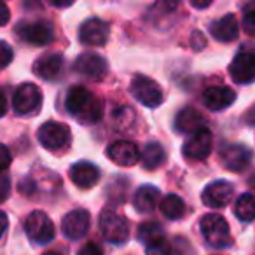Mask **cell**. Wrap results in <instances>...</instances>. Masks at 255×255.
<instances>
[{"instance_id": "obj_1", "label": "cell", "mask_w": 255, "mask_h": 255, "mask_svg": "<svg viewBox=\"0 0 255 255\" xmlns=\"http://www.w3.org/2000/svg\"><path fill=\"white\" fill-rule=\"evenodd\" d=\"M67 110L84 124H95L103 114V105L91 91L74 86L67 95Z\"/></svg>"}, {"instance_id": "obj_2", "label": "cell", "mask_w": 255, "mask_h": 255, "mask_svg": "<svg viewBox=\"0 0 255 255\" xmlns=\"http://www.w3.org/2000/svg\"><path fill=\"white\" fill-rule=\"evenodd\" d=\"M201 233L206 243L213 248H227L231 245L229 224L219 213H208L201 219Z\"/></svg>"}, {"instance_id": "obj_3", "label": "cell", "mask_w": 255, "mask_h": 255, "mask_svg": "<svg viewBox=\"0 0 255 255\" xmlns=\"http://www.w3.org/2000/svg\"><path fill=\"white\" fill-rule=\"evenodd\" d=\"M37 138H39L40 145L47 150H65L70 145V129H68L67 124L63 123H56V121H49V123L42 124L37 133Z\"/></svg>"}, {"instance_id": "obj_4", "label": "cell", "mask_w": 255, "mask_h": 255, "mask_svg": "<svg viewBox=\"0 0 255 255\" xmlns=\"http://www.w3.org/2000/svg\"><path fill=\"white\" fill-rule=\"evenodd\" d=\"M100 229H102L103 238L114 245L126 243V240L129 238V224H128V220L117 212H112V210H105L102 213Z\"/></svg>"}, {"instance_id": "obj_5", "label": "cell", "mask_w": 255, "mask_h": 255, "mask_svg": "<svg viewBox=\"0 0 255 255\" xmlns=\"http://www.w3.org/2000/svg\"><path fill=\"white\" fill-rule=\"evenodd\" d=\"M229 74L236 84H250L255 81V47H245L234 56Z\"/></svg>"}, {"instance_id": "obj_6", "label": "cell", "mask_w": 255, "mask_h": 255, "mask_svg": "<svg viewBox=\"0 0 255 255\" xmlns=\"http://www.w3.org/2000/svg\"><path fill=\"white\" fill-rule=\"evenodd\" d=\"M25 231L28 234V238L32 241L39 245H46V243H51L54 240V226L51 222V219L46 215L44 212H32L25 220Z\"/></svg>"}, {"instance_id": "obj_7", "label": "cell", "mask_w": 255, "mask_h": 255, "mask_svg": "<svg viewBox=\"0 0 255 255\" xmlns=\"http://www.w3.org/2000/svg\"><path fill=\"white\" fill-rule=\"evenodd\" d=\"M129 89H131V95L135 96V100H138L142 105L150 107V109L161 105V102H163V91H161L159 84L145 75H135Z\"/></svg>"}, {"instance_id": "obj_8", "label": "cell", "mask_w": 255, "mask_h": 255, "mask_svg": "<svg viewBox=\"0 0 255 255\" xmlns=\"http://www.w3.org/2000/svg\"><path fill=\"white\" fill-rule=\"evenodd\" d=\"M42 105V93L32 82H25L21 84L14 93L12 98V107H14L16 114L21 116H28V114H35Z\"/></svg>"}, {"instance_id": "obj_9", "label": "cell", "mask_w": 255, "mask_h": 255, "mask_svg": "<svg viewBox=\"0 0 255 255\" xmlns=\"http://www.w3.org/2000/svg\"><path fill=\"white\" fill-rule=\"evenodd\" d=\"M74 70L89 81H102L109 72V63L103 56L95 53H84L75 60Z\"/></svg>"}, {"instance_id": "obj_10", "label": "cell", "mask_w": 255, "mask_h": 255, "mask_svg": "<svg viewBox=\"0 0 255 255\" xmlns=\"http://www.w3.org/2000/svg\"><path fill=\"white\" fill-rule=\"evenodd\" d=\"M212 147H213L212 133H210V129H206V128H201L198 131L191 133L187 142L182 147V152H184V156L189 157V159L199 161V159H206V157L210 156Z\"/></svg>"}, {"instance_id": "obj_11", "label": "cell", "mask_w": 255, "mask_h": 255, "mask_svg": "<svg viewBox=\"0 0 255 255\" xmlns=\"http://www.w3.org/2000/svg\"><path fill=\"white\" fill-rule=\"evenodd\" d=\"M91 226V215L86 210H74L68 212L61 220V231L72 241L82 240L88 234Z\"/></svg>"}, {"instance_id": "obj_12", "label": "cell", "mask_w": 255, "mask_h": 255, "mask_svg": "<svg viewBox=\"0 0 255 255\" xmlns=\"http://www.w3.org/2000/svg\"><path fill=\"white\" fill-rule=\"evenodd\" d=\"M110 26L100 18H91L84 21L79 28V40L86 46H103L109 40Z\"/></svg>"}, {"instance_id": "obj_13", "label": "cell", "mask_w": 255, "mask_h": 255, "mask_svg": "<svg viewBox=\"0 0 255 255\" xmlns=\"http://www.w3.org/2000/svg\"><path fill=\"white\" fill-rule=\"evenodd\" d=\"M107 156L112 163H116L117 166H133V164L138 163L140 152L136 149V145L133 142H126V140H119V142H114L107 149Z\"/></svg>"}, {"instance_id": "obj_14", "label": "cell", "mask_w": 255, "mask_h": 255, "mask_svg": "<svg viewBox=\"0 0 255 255\" xmlns=\"http://www.w3.org/2000/svg\"><path fill=\"white\" fill-rule=\"evenodd\" d=\"M233 198V185L226 180H215L205 187L201 199L208 208H224Z\"/></svg>"}, {"instance_id": "obj_15", "label": "cell", "mask_w": 255, "mask_h": 255, "mask_svg": "<svg viewBox=\"0 0 255 255\" xmlns=\"http://www.w3.org/2000/svg\"><path fill=\"white\" fill-rule=\"evenodd\" d=\"M220 161L231 171H243L252 163V150L245 145H227L220 152Z\"/></svg>"}, {"instance_id": "obj_16", "label": "cell", "mask_w": 255, "mask_h": 255, "mask_svg": "<svg viewBox=\"0 0 255 255\" xmlns=\"http://www.w3.org/2000/svg\"><path fill=\"white\" fill-rule=\"evenodd\" d=\"M18 35L19 39L33 44V46H46L53 40V28H51V25L42 21L23 23L18 26Z\"/></svg>"}, {"instance_id": "obj_17", "label": "cell", "mask_w": 255, "mask_h": 255, "mask_svg": "<svg viewBox=\"0 0 255 255\" xmlns=\"http://www.w3.org/2000/svg\"><path fill=\"white\" fill-rule=\"evenodd\" d=\"M234 100H236V93L227 86H212L203 93V103L212 112L227 109L229 105H233Z\"/></svg>"}, {"instance_id": "obj_18", "label": "cell", "mask_w": 255, "mask_h": 255, "mask_svg": "<svg viewBox=\"0 0 255 255\" xmlns=\"http://www.w3.org/2000/svg\"><path fill=\"white\" fill-rule=\"evenodd\" d=\"M33 72L44 81H56L63 72V58L61 54H46L33 63Z\"/></svg>"}, {"instance_id": "obj_19", "label": "cell", "mask_w": 255, "mask_h": 255, "mask_svg": "<svg viewBox=\"0 0 255 255\" xmlns=\"http://www.w3.org/2000/svg\"><path fill=\"white\" fill-rule=\"evenodd\" d=\"M210 32L219 42H233L240 35V25L234 14H226L210 25Z\"/></svg>"}, {"instance_id": "obj_20", "label": "cell", "mask_w": 255, "mask_h": 255, "mask_svg": "<svg viewBox=\"0 0 255 255\" xmlns=\"http://www.w3.org/2000/svg\"><path fill=\"white\" fill-rule=\"evenodd\" d=\"M70 178H72V182L81 189L95 187L100 180V170L93 163L81 161V163H77V164L72 166Z\"/></svg>"}, {"instance_id": "obj_21", "label": "cell", "mask_w": 255, "mask_h": 255, "mask_svg": "<svg viewBox=\"0 0 255 255\" xmlns=\"http://www.w3.org/2000/svg\"><path fill=\"white\" fill-rule=\"evenodd\" d=\"M203 124H205V116H201V112L192 109V107L182 109L175 117V128H177L178 133H189L191 135V133L201 129Z\"/></svg>"}, {"instance_id": "obj_22", "label": "cell", "mask_w": 255, "mask_h": 255, "mask_svg": "<svg viewBox=\"0 0 255 255\" xmlns=\"http://www.w3.org/2000/svg\"><path fill=\"white\" fill-rule=\"evenodd\" d=\"M157 201H159V189L154 185H143L133 196V206L140 213H147L154 210Z\"/></svg>"}, {"instance_id": "obj_23", "label": "cell", "mask_w": 255, "mask_h": 255, "mask_svg": "<svg viewBox=\"0 0 255 255\" xmlns=\"http://www.w3.org/2000/svg\"><path fill=\"white\" fill-rule=\"evenodd\" d=\"M140 157H142L143 168L152 171L164 164V161H166V152H164V149L159 145V143L150 142L145 145V149H143V152Z\"/></svg>"}, {"instance_id": "obj_24", "label": "cell", "mask_w": 255, "mask_h": 255, "mask_svg": "<svg viewBox=\"0 0 255 255\" xmlns=\"http://www.w3.org/2000/svg\"><path fill=\"white\" fill-rule=\"evenodd\" d=\"M159 208L163 212V215L170 220H178L185 215V203L182 201V198H178L177 194H168L161 199Z\"/></svg>"}, {"instance_id": "obj_25", "label": "cell", "mask_w": 255, "mask_h": 255, "mask_svg": "<svg viewBox=\"0 0 255 255\" xmlns=\"http://www.w3.org/2000/svg\"><path fill=\"white\" fill-rule=\"evenodd\" d=\"M234 213L241 222H252L255 219V196L254 194H241L236 199Z\"/></svg>"}, {"instance_id": "obj_26", "label": "cell", "mask_w": 255, "mask_h": 255, "mask_svg": "<svg viewBox=\"0 0 255 255\" xmlns=\"http://www.w3.org/2000/svg\"><path fill=\"white\" fill-rule=\"evenodd\" d=\"M159 238H163V227L154 220L143 222L138 227V240H142L143 243H150V241L159 240Z\"/></svg>"}, {"instance_id": "obj_27", "label": "cell", "mask_w": 255, "mask_h": 255, "mask_svg": "<svg viewBox=\"0 0 255 255\" xmlns=\"http://www.w3.org/2000/svg\"><path fill=\"white\" fill-rule=\"evenodd\" d=\"M114 123L121 131H126L128 128H131V124L135 123V112L129 107H121L114 112Z\"/></svg>"}, {"instance_id": "obj_28", "label": "cell", "mask_w": 255, "mask_h": 255, "mask_svg": "<svg viewBox=\"0 0 255 255\" xmlns=\"http://www.w3.org/2000/svg\"><path fill=\"white\" fill-rule=\"evenodd\" d=\"M243 30L250 37H255V0L243 9Z\"/></svg>"}, {"instance_id": "obj_29", "label": "cell", "mask_w": 255, "mask_h": 255, "mask_svg": "<svg viewBox=\"0 0 255 255\" xmlns=\"http://www.w3.org/2000/svg\"><path fill=\"white\" fill-rule=\"evenodd\" d=\"M178 7V0H157L154 7L150 9V16H168L173 14Z\"/></svg>"}, {"instance_id": "obj_30", "label": "cell", "mask_w": 255, "mask_h": 255, "mask_svg": "<svg viewBox=\"0 0 255 255\" xmlns=\"http://www.w3.org/2000/svg\"><path fill=\"white\" fill-rule=\"evenodd\" d=\"M147 255H171L170 243L164 240V236L150 241V243H147Z\"/></svg>"}, {"instance_id": "obj_31", "label": "cell", "mask_w": 255, "mask_h": 255, "mask_svg": "<svg viewBox=\"0 0 255 255\" xmlns=\"http://www.w3.org/2000/svg\"><path fill=\"white\" fill-rule=\"evenodd\" d=\"M12 58H14L12 47L7 42H4V40H0V70H4L5 67H9Z\"/></svg>"}, {"instance_id": "obj_32", "label": "cell", "mask_w": 255, "mask_h": 255, "mask_svg": "<svg viewBox=\"0 0 255 255\" xmlns=\"http://www.w3.org/2000/svg\"><path fill=\"white\" fill-rule=\"evenodd\" d=\"M9 192H11V180L7 175L0 173V203H4L9 198Z\"/></svg>"}, {"instance_id": "obj_33", "label": "cell", "mask_w": 255, "mask_h": 255, "mask_svg": "<svg viewBox=\"0 0 255 255\" xmlns=\"http://www.w3.org/2000/svg\"><path fill=\"white\" fill-rule=\"evenodd\" d=\"M11 161H12V156H11V152H9V149L0 143V173L4 170H7Z\"/></svg>"}, {"instance_id": "obj_34", "label": "cell", "mask_w": 255, "mask_h": 255, "mask_svg": "<svg viewBox=\"0 0 255 255\" xmlns=\"http://www.w3.org/2000/svg\"><path fill=\"white\" fill-rule=\"evenodd\" d=\"M77 255H103V250L96 243H88L79 250Z\"/></svg>"}, {"instance_id": "obj_35", "label": "cell", "mask_w": 255, "mask_h": 255, "mask_svg": "<svg viewBox=\"0 0 255 255\" xmlns=\"http://www.w3.org/2000/svg\"><path fill=\"white\" fill-rule=\"evenodd\" d=\"M9 19H11V11L4 2H0V26L7 25Z\"/></svg>"}, {"instance_id": "obj_36", "label": "cell", "mask_w": 255, "mask_h": 255, "mask_svg": "<svg viewBox=\"0 0 255 255\" xmlns=\"http://www.w3.org/2000/svg\"><path fill=\"white\" fill-rule=\"evenodd\" d=\"M192 47H194L196 51L205 47V37H203L199 32H194V35H192Z\"/></svg>"}, {"instance_id": "obj_37", "label": "cell", "mask_w": 255, "mask_h": 255, "mask_svg": "<svg viewBox=\"0 0 255 255\" xmlns=\"http://www.w3.org/2000/svg\"><path fill=\"white\" fill-rule=\"evenodd\" d=\"M51 5H54V7H70L72 4H74L75 0H47Z\"/></svg>"}, {"instance_id": "obj_38", "label": "cell", "mask_w": 255, "mask_h": 255, "mask_svg": "<svg viewBox=\"0 0 255 255\" xmlns=\"http://www.w3.org/2000/svg\"><path fill=\"white\" fill-rule=\"evenodd\" d=\"M7 224H9L7 215H5V213L2 212V210H0V238L4 236L5 229H7Z\"/></svg>"}, {"instance_id": "obj_39", "label": "cell", "mask_w": 255, "mask_h": 255, "mask_svg": "<svg viewBox=\"0 0 255 255\" xmlns=\"http://www.w3.org/2000/svg\"><path fill=\"white\" fill-rule=\"evenodd\" d=\"M5 112H7V100H5L4 91H2V88H0V117L4 116Z\"/></svg>"}, {"instance_id": "obj_40", "label": "cell", "mask_w": 255, "mask_h": 255, "mask_svg": "<svg viewBox=\"0 0 255 255\" xmlns=\"http://www.w3.org/2000/svg\"><path fill=\"white\" fill-rule=\"evenodd\" d=\"M213 0H191V4L194 5L196 9H205L208 7L210 4H212Z\"/></svg>"}, {"instance_id": "obj_41", "label": "cell", "mask_w": 255, "mask_h": 255, "mask_svg": "<svg viewBox=\"0 0 255 255\" xmlns=\"http://www.w3.org/2000/svg\"><path fill=\"white\" fill-rule=\"evenodd\" d=\"M248 123L255 124V107H254V109H252V112L248 114Z\"/></svg>"}, {"instance_id": "obj_42", "label": "cell", "mask_w": 255, "mask_h": 255, "mask_svg": "<svg viewBox=\"0 0 255 255\" xmlns=\"http://www.w3.org/2000/svg\"><path fill=\"white\" fill-rule=\"evenodd\" d=\"M44 255H61V254H58V252H47V254H44Z\"/></svg>"}]
</instances>
